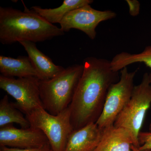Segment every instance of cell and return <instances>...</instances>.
Wrapping results in <instances>:
<instances>
[{"mask_svg": "<svg viewBox=\"0 0 151 151\" xmlns=\"http://www.w3.org/2000/svg\"><path fill=\"white\" fill-rule=\"evenodd\" d=\"M83 73L69 107L73 130L81 129L100 118L110 86L120 78L112 70L111 61L89 57L83 61Z\"/></svg>", "mask_w": 151, "mask_h": 151, "instance_id": "obj_1", "label": "cell"}, {"mask_svg": "<svg viewBox=\"0 0 151 151\" xmlns=\"http://www.w3.org/2000/svg\"><path fill=\"white\" fill-rule=\"evenodd\" d=\"M61 29L50 23L35 11L24 12L12 7H0V42L10 45L29 41L42 42L64 35Z\"/></svg>", "mask_w": 151, "mask_h": 151, "instance_id": "obj_2", "label": "cell"}, {"mask_svg": "<svg viewBox=\"0 0 151 151\" xmlns=\"http://www.w3.org/2000/svg\"><path fill=\"white\" fill-rule=\"evenodd\" d=\"M83 69V64H75L53 78L40 80V98L45 111L56 116L69 107Z\"/></svg>", "mask_w": 151, "mask_h": 151, "instance_id": "obj_3", "label": "cell"}, {"mask_svg": "<svg viewBox=\"0 0 151 151\" xmlns=\"http://www.w3.org/2000/svg\"><path fill=\"white\" fill-rule=\"evenodd\" d=\"M151 105V84L149 74L145 73L139 84L135 85L131 99L117 117L116 127L128 130L132 135L134 146L139 148L138 136L142 127L146 113Z\"/></svg>", "mask_w": 151, "mask_h": 151, "instance_id": "obj_4", "label": "cell"}, {"mask_svg": "<svg viewBox=\"0 0 151 151\" xmlns=\"http://www.w3.org/2000/svg\"><path fill=\"white\" fill-rule=\"evenodd\" d=\"M70 113L69 106L56 116L41 108L26 115V117L31 127L43 132L52 151H65L68 138L73 131Z\"/></svg>", "mask_w": 151, "mask_h": 151, "instance_id": "obj_5", "label": "cell"}, {"mask_svg": "<svg viewBox=\"0 0 151 151\" xmlns=\"http://www.w3.org/2000/svg\"><path fill=\"white\" fill-rule=\"evenodd\" d=\"M137 72V69L129 72L127 67L120 70L119 80L110 86L103 112L96 122L100 129L114 125L116 118L129 103L135 86L134 81Z\"/></svg>", "mask_w": 151, "mask_h": 151, "instance_id": "obj_6", "label": "cell"}, {"mask_svg": "<svg viewBox=\"0 0 151 151\" xmlns=\"http://www.w3.org/2000/svg\"><path fill=\"white\" fill-rule=\"evenodd\" d=\"M39 79L36 77L15 78L0 76V88L16 100L19 110L26 115L43 108L40 92Z\"/></svg>", "mask_w": 151, "mask_h": 151, "instance_id": "obj_7", "label": "cell"}, {"mask_svg": "<svg viewBox=\"0 0 151 151\" xmlns=\"http://www.w3.org/2000/svg\"><path fill=\"white\" fill-rule=\"evenodd\" d=\"M116 16V13L113 11L97 10L89 4L68 13L60 24L64 32L75 29L83 32L91 40H94L97 35L96 29L99 24Z\"/></svg>", "mask_w": 151, "mask_h": 151, "instance_id": "obj_8", "label": "cell"}, {"mask_svg": "<svg viewBox=\"0 0 151 151\" xmlns=\"http://www.w3.org/2000/svg\"><path fill=\"white\" fill-rule=\"evenodd\" d=\"M48 139L42 131L30 127L27 129H17L12 124L1 127V147L19 149L40 147L48 144Z\"/></svg>", "mask_w": 151, "mask_h": 151, "instance_id": "obj_9", "label": "cell"}, {"mask_svg": "<svg viewBox=\"0 0 151 151\" xmlns=\"http://www.w3.org/2000/svg\"><path fill=\"white\" fill-rule=\"evenodd\" d=\"M104 132L96 123H91L70 134L65 151H93L100 143Z\"/></svg>", "mask_w": 151, "mask_h": 151, "instance_id": "obj_10", "label": "cell"}, {"mask_svg": "<svg viewBox=\"0 0 151 151\" xmlns=\"http://www.w3.org/2000/svg\"><path fill=\"white\" fill-rule=\"evenodd\" d=\"M19 43L24 47L28 57L36 69L39 80H48L53 78L65 69L62 66L55 65L49 57L37 48L34 42L23 41Z\"/></svg>", "mask_w": 151, "mask_h": 151, "instance_id": "obj_11", "label": "cell"}, {"mask_svg": "<svg viewBox=\"0 0 151 151\" xmlns=\"http://www.w3.org/2000/svg\"><path fill=\"white\" fill-rule=\"evenodd\" d=\"M134 142L130 132L114 125L104 129L103 137L93 151H133Z\"/></svg>", "mask_w": 151, "mask_h": 151, "instance_id": "obj_12", "label": "cell"}, {"mask_svg": "<svg viewBox=\"0 0 151 151\" xmlns=\"http://www.w3.org/2000/svg\"><path fill=\"white\" fill-rule=\"evenodd\" d=\"M0 72L3 76L11 78L39 77L36 69L27 56H20L14 58L1 55Z\"/></svg>", "mask_w": 151, "mask_h": 151, "instance_id": "obj_13", "label": "cell"}, {"mask_svg": "<svg viewBox=\"0 0 151 151\" xmlns=\"http://www.w3.org/2000/svg\"><path fill=\"white\" fill-rule=\"evenodd\" d=\"M93 2L92 0H64L60 6L54 9H42L34 6L32 9L47 21L53 24L60 23L68 13Z\"/></svg>", "mask_w": 151, "mask_h": 151, "instance_id": "obj_14", "label": "cell"}, {"mask_svg": "<svg viewBox=\"0 0 151 151\" xmlns=\"http://www.w3.org/2000/svg\"><path fill=\"white\" fill-rule=\"evenodd\" d=\"M137 63H144L151 69V45L146 47L143 51L137 54L122 52L116 55L111 61L112 70L115 72H119L124 68ZM149 79L151 84V72L149 74Z\"/></svg>", "mask_w": 151, "mask_h": 151, "instance_id": "obj_15", "label": "cell"}, {"mask_svg": "<svg viewBox=\"0 0 151 151\" xmlns=\"http://www.w3.org/2000/svg\"><path fill=\"white\" fill-rule=\"evenodd\" d=\"M15 105L9 102L8 96L5 95L0 101V127L16 123L22 129L30 127V124Z\"/></svg>", "mask_w": 151, "mask_h": 151, "instance_id": "obj_16", "label": "cell"}, {"mask_svg": "<svg viewBox=\"0 0 151 151\" xmlns=\"http://www.w3.org/2000/svg\"><path fill=\"white\" fill-rule=\"evenodd\" d=\"M140 150H151V132H141L138 136Z\"/></svg>", "mask_w": 151, "mask_h": 151, "instance_id": "obj_17", "label": "cell"}, {"mask_svg": "<svg viewBox=\"0 0 151 151\" xmlns=\"http://www.w3.org/2000/svg\"><path fill=\"white\" fill-rule=\"evenodd\" d=\"M51 149L50 143L40 147L31 149H19L16 148L9 147H1V151H49Z\"/></svg>", "mask_w": 151, "mask_h": 151, "instance_id": "obj_18", "label": "cell"}, {"mask_svg": "<svg viewBox=\"0 0 151 151\" xmlns=\"http://www.w3.org/2000/svg\"><path fill=\"white\" fill-rule=\"evenodd\" d=\"M129 7V12L130 15L136 17L139 14L140 10V4L137 0H127Z\"/></svg>", "mask_w": 151, "mask_h": 151, "instance_id": "obj_19", "label": "cell"}, {"mask_svg": "<svg viewBox=\"0 0 151 151\" xmlns=\"http://www.w3.org/2000/svg\"><path fill=\"white\" fill-rule=\"evenodd\" d=\"M132 150L133 151H151L150 150H140L139 149V148L135 147L133 145L132 147Z\"/></svg>", "mask_w": 151, "mask_h": 151, "instance_id": "obj_20", "label": "cell"}, {"mask_svg": "<svg viewBox=\"0 0 151 151\" xmlns=\"http://www.w3.org/2000/svg\"><path fill=\"white\" fill-rule=\"evenodd\" d=\"M149 129L151 130V121L150 123V125H149Z\"/></svg>", "mask_w": 151, "mask_h": 151, "instance_id": "obj_21", "label": "cell"}, {"mask_svg": "<svg viewBox=\"0 0 151 151\" xmlns=\"http://www.w3.org/2000/svg\"><path fill=\"white\" fill-rule=\"evenodd\" d=\"M52 151V150H51V149H50V151Z\"/></svg>", "mask_w": 151, "mask_h": 151, "instance_id": "obj_22", "label": "cell"}]
</instances>
